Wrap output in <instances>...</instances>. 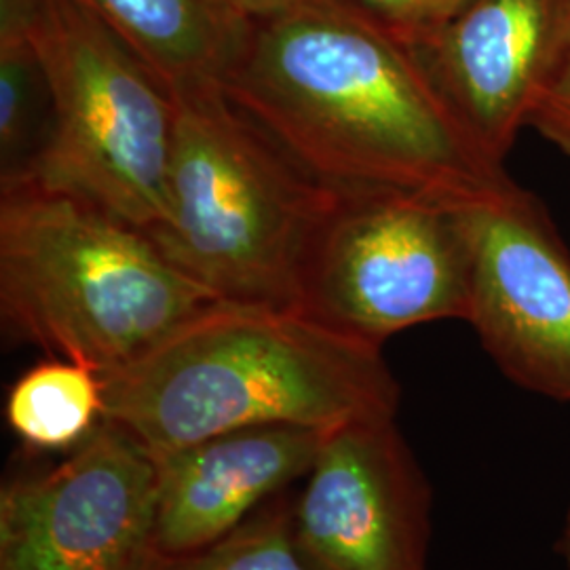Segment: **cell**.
Here are the masks:
<instances>
[{
	"mask_svg": "<svg viewBox=\"0 0 570 570\" xmlns=\"http://www.w3.org/2000/svg\"><path fill=\"white\" fill-rule=\"evenodd\" d=\"M529 125L570 155V35L562 58L530 115Z\"/></svg>",
	"mask_w": 570,
	"mask_h": 570,
	"instance_id": "cell-17",
	"label": "cell"
},
{
	"mask_svg": "<svg viewBox=\"0 0 570 570\" xmlns=\"http://www.w3.org/2000/svg\"><path fill=\"white\" fill-rule=\"evenodd\" d=\"M326 433L261 425L155 456L157 551L174 556L202 550L239 529L263 501L308 475Z\"/></svg>",
	"mask_w": 570,
	"mask_h": 570,
	"instance_id": "cell-11",
	"label": "cell"
},
{
	"mask_svg": "<svg viewBox=\"0 0 570 570\" xmlns=\"http://www.w3.org/2000/svg\"><path fill=\"white\" fill-rule=\"evenodd\" d=\"M32 0H0V190L32 178L51 127Z\"/></svg>",
	"mask_w": 570,
	"mask_h": 570,
	"instance_id": "cell-13",
	"label": "cell"
},
{
	"mask_svg": "<svg viewBox=\"0 0 570 570\" xmlns=\"http://www.w3.org/2000/svg\"><path fill=\"white\" fill-rule=\"evenodd\" d=\"M404 41L423 39L454 18L469 0H348Z\"/></svg>",
	"mask_w": 570,
	"mask_h": 570,
	"instance_id": "cell-16",
	"label": "cell"
},
{
	"mask_svg": "<svg viewBox=\"0 0 570 570\" xmlns=\"http://www.w3.org/2000/svg\"><path fill=\"white\" fill-rule=\"evenodd\" d=\"M468 322L513 385L570 404V254L539 199L511 184L469 205Z\"/></svg>",
	"mask_w": 570,
	"mask_h": 570,
	"instance_id": "cell-8",
	"label": "cell"
},
{
	"mask_svg": "<svg viewBox=\"0 0 570 570\" xmlns=\"http://www.w3.org/2000/svg\"><path fill=\"white\" fill-rule=\"evenodd\" d=\"M138 226L37 180L0 190L4 334L110 374L223 306Z\"/></svg>",
	"mask_w": 570,
	"mask_h": 570,
	"instance_id": "cell-3",
	"label": "cell"
},
{
	"mask_svg": "<svg viewBox=\"0 0 570 570\" xmlns=\"http://www.w3.org/2000/svg\"><path fill=\"white\" fill-rule=\"evenodd\" d=\"M51 127L32 178L144 233L164 223L176 96L79 0H32Z\"/></svg>",
	"mask_w": 570,
	"mask_h": 570,
	"instance_id": "cell-5",
	"label": "cell"
},
{
	"mask_svg": "<svg viewBox=\"0 0 570 570\" xmlns=\"http://www.w3.org/2000/svg\"><path fill=\"white\" fill-rule=\"evenodd\" d=\"M404 190H336L306 247L296 313L383 348L407 327L468 320V209Z\"/></svg>",
	"mask_w": 570,
	"mask_h": 570,
	"instance_id": "cell-6",
	"label": "cell"
},
{
	"mask_svg": "<svg viewBox=\"0 0 570 570\" xmlns=\"http://www.w3.org/2000/svg\"><path fill=\"white\" fill-rule=\"evenodd\" d=\"M104 379V419L153 456L261 425L332 429L397 416L383 348L296 311L218 306Z\"/></svg>",
	"mask_w": 570,
	"mask_h": 570,
	"instance_id": "cell-2",
	"label": "cell"
},
{
	"mask_svg": "<svg viewBox=\"0 0 570 570\" xmlns=\"http://www.w3.org/2000/svg\"><path fill=\"white\" fill-rule=\"evenodd\" d=\"M108 23L171 89L220 85L249 20L225 0H79Z\"/></svg>",
	"mask_w": 570,
	"mask_h": 570,
	"instance_id": "cell-12",
	"label": "cell"
},
{
	"mask_svg": "<svg viewBox=\"0 0 570 570\" xmlns=\"http://www.w3.org/2000/svg\"><path fill=\"white\" fill-rule=\"evenodd\" d=\"M569 35L570 0H469L410 45L471 140L503 164Z\"/></svg>",
	"mask_w": 570,
	"mask_h": 570,
	"instance_id": "cell-10",
	"label": "cell"
},
{
	"mask_svg": "<svg viewBox=\"0 0 570 570\" xmlns=\"http://www.w3.org/2000/svg\"><path fill=\"white\" fill-rule=\"evenodd\" d=\"M315 180L475 204L510 188L410 42L348 0H301L249 21L220 82Z\"/></svg>",
	"mask_w": 570,
	"mask_h": 570,
	"instance_id": "cell-1",
	"label": "cell"
},
{
	"mask_svg": "<svg viewBox=\"0 0 570 570\" xmlns=\"http://www.w3.org/2000/svg\"><path fill=\"white\" fill-rule=\"evenodd\" d=\"M433 492L397 416L327 431L292 505L308 570H428Z\"/></svg>",
	"mask_w": 570,
	"mask_h": 570,
	"instance_id": "cell-9",
	"label": "cell"
},
{
	"mask_svg": "<svg viewBox=\"0 0 570 570\" xmlns=\"http://www.w3.org/2000/svg\"><path fill=\"white\" fill-rule=\"evenodd\" d=\"M4 419L28 449L72 452L102 425V374L66 357L41 362L9 389Z\"/></svg>",
	"mask_w": 570,
	"mask_h": 570,
	"instance_id": "cell-14",
	"label": "cell"
},
{
	"mask_svg": "<svg viewBox=\"0 0 570 570\" xmlns=\"http://www.w3.org/2000/svg\"><path fill=\"white\" fill-rule=\"evenodd\" d=\"M174 96L167 212L146 235L220 303L296 311L306 247L336 188L306 174L220 85Z\"/></svg>",
	"mask_w": 570,
	"mask_h": 570,
	"instance_id": "cell-4",
	"label": "cell"
},
{
	"mask_svg": "<svg viewBox=\"0 0 570 570\" xmlns=\"http://www.w3.org/2000/svg\"><path fill=\"white\" fill-rule=\"evenodd\" d=\"M157 461L104 419L53 468L0 490V570H148L155 556Z\"/></svg>",
	"mask_w": 570,
	"mask_h": 570,
	"instance_id": "cell-7",
	"label": "cell"
},
{
	"mask_svg": "<svg viewBox=\"0 0 570 570\" xmlns=\"http://www.w3.org/2000/svg\"><path fill=\"white\" fill-rule=\"evenodd\" d=\"M292 505L271 499L220 541L186 553H157L148 570H308L294 543Z\"/></svg>",
	"mask_w": 570,
	"mask_h": 570,
	"instance_id": "cell-15",
	"label": "cell"
},
{
	"mask_svg": "<svg viewBox=\"0 0 570 570\" xmlns=\"http://www.w3.org/2000/svg\"><path fill=\"white\" fill-rule=\"evenodd\" d=\"M226 4L245 20H261L273 13H279L301 0H225Z\"/></svg>",
	"mask_w": 570,
	"mask_h": 570,
	"instance_id": "cell-18",
	"label": "cell"
},
{
	"mask_svg": "<svg viewBox=\"0 0 570 570\" xmlns=\"http://www.w3.org/2000/svg\"><path fill=\"white\" fill-rule=\"evenodd\" d=\"M556 553L560 556L564 570H570V505L564 520H562V529L558 534V541H556Z\"/></svg>",
	"mask_w": 570,
	"mask_h": 570,
	"instance_id": "cell-19",
	"label": "cell"
}]
</instances>
